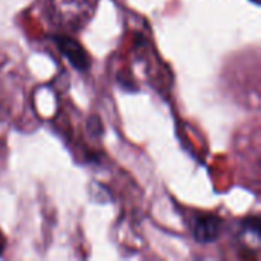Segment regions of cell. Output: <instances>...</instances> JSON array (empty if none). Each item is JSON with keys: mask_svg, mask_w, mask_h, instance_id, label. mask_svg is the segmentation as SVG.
<instances>
[{"mask_svg": "<svg viewBox=\"0 0 261 261\" xmlns=\"http://www.w3.org/2000/svg\"><path fill=\"white\" fill-rule=\"evenodd\" d=\"M243 232L245 236H249L255 240V243L260 242V217L258 216H252L248 217L243 222Z\"/></svg>", "mask_w": 261, "mask_h": 261, "instance_id": "4", "label": "cell"}, {"mask_svg": "<svg viewBox=\"0 0 261 261\" xmlns=\"http://www.w3.org/2000/svg\"><path fill=\"white\" fill-rule=\"evenodd\" d=\"M96 0H52L50 14L55 24L69 31H80L92 18Z\"/></svg>", "mask_w": 261, "mask_h": 261, "instance_id": "1", "label": "cell"}, {"mask_svg": "<svg viewBox=\"0 0 261 261\" xmlns=\"http://www.w3.org/2000/svg\"><path fill=\"white\" fill-rule=\"evenodd\" d=\"M55 46L61 52V55L70 63V66L76 70L86 72L90 67V58L86 49L69 35H54L52 37Z\"/></svg>", "mask_w": 261, "mask_h": 261, "instance_id": "2", "label": "cell"}, {"mask_svg": "<svg viewBox=\"0 0 261 261\" xmlns=\"http://www.w3.org/2000/svg\"><path fill=\"white\" fill-rule=\"evenodd\" d=\"M223 229V220L216 214L199 216L193 223V236L197 243L208 245L219 240Z\"/></svg>", "mask_w": 261, "mask_h": 261, "instance_id": "3", "label": "cell"}, {"mask_svg": "<svg viewBox=\"0 0 261 261\" xmlns=\"http://www.w3.org/2000/svg\"><path fill=\"white\" fill-rule=\"evenodd\" d=\"M5 239H3V236H2V232H0V255L3 254V251H5Z\"/></svg>", "mask_w": 261, "mask_h": 261, "instance_id": "5", "label": "cell"}]
</instances>
